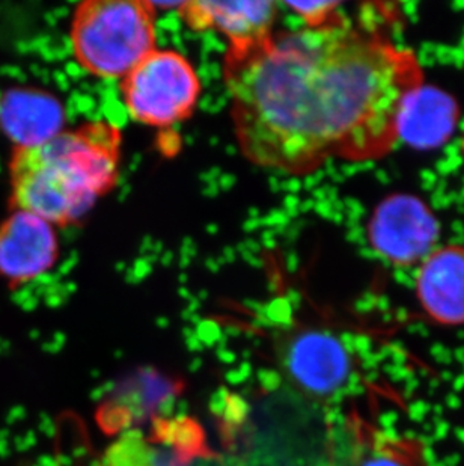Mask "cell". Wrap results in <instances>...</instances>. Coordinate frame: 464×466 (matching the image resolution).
Segmentation results:
<instances>
[{
  "instance_id": "30bf717a",
  "label": "cell",
  "mask_w": 464,
  "mask_h": 466,
  "mask_svg": "<svg viewBox=\"0 0 464 466\" xmlns=\"http://www.w3.org/2000/svg\"><path fill=\"white\" fill-rule=\"evenodd\" d=\"M66 109L43 89L13 88L0 98V126L14 148L40 146L64 132Z\"/></svg>"
},
{
  "instance_id": "9c48e42d",
  "label": "cell",
  "mask_w": 464,
  "mask_h": 466,
  "mask_svg": "<svg viewBox=\"0 0 464 466\" xmlns=\"http://www.w3.org/2000/svg\"><path fill=\"white\" fill-rule=\"evenodd\" d=\"M415 296L439 326H464V245L438 247L418 266Z\"/></svg>"
},
{
  "instance_id": "5bb4252c",
  "label": "cell",
  "mask_w": 464,
  "mask_h": 466,
  "mask_svg": "<svg viewBox=\"0 0 464 466\" xmlns=\"http://www.w3.org/2000/svg\"><path fill=\"white\" fill-rule=\"evenodd\" d=\"M291 9L307 29H318L341 17V2H284Z\"/></svg>"
},
{
  "instance_id": "ba28073f",
  "label": "cell",
  "mask_w": 464,
  "mask_h": 466,
  "mask_svg": "<svg viewBox=\"0 0 464 466\" xmlns=\"http://www.w3.org/2000/svg\"><path fill=\"white\" fill-rule=\"evenodd\" d=\"M59 258L56 229L47 220L13 210L0 222V278L9 289L35 281Z\"/></svg>"
},
{
  "instance_id": "8992f818",
  "label": "cell",
  "mask_w": 464,
  "mask_h": 466,
  "mask_svg": "<svg viewBox=\"0 0 464 466\" xmlns=\"http://www.w3.org/2000/svg\"><path fill=\"white\" fill-rule=\"evenodd\" d=\"M279 4L272 0L254 2H183L180 17L192 31L219 32L228 41L229 56L245 55L272 38Z\"/></svg>"
},
{
  "instance_id": "52a82bcc",
  "label": "cell",
  "mask_w": 464,
  "mask_h": 466,
  "mask_svg": "<svg viewBox=\"0 0 464 466\" xmlns=\"http://www.w3.org/2000/svg\"><path fill=\"white\" fill-rule=\"evenodd\" d=\"M282 361L294 385L318 399L341 391L353 369L350 353L341 339L317 329L291 335L285 343Z\"/></svg>"
},
{
  "instance_id": "7c38bea8",
  "label": "cell",
  "mask_w": 464,
  "mask_h": 466,
  "mask_svg": "<svg viewBox=\"0 0 464 466\" xmlns=\"http://www.w3.org/2000/svg\"><path fill=\"white\" fill-rule=\"evenodd\" d=\"M181 382L167 374L153 369L137 370L116 385L110 394L100 420L107 424L110 431L127 427L132 422L144 421L145 418L162 410L180 392Z\"/></svg>"
},
{
  "instance_id": "3957f363",
  "label": "cell",
  "mask_w": 464,
  "mask_h": 466,
  "mask_svg": "<svg viewBox=\"0 0 464 466\" xmlns=\"http://www.w3.org/2000/svg\"><path fill=\"white\" fill-rule=\"evenodd\" d=\"M153 2L86 0L76 6L70 41L76 61L98 79L123 80L156 46Z\"/></svg>"
},
{
  "instance_id": "6da1fadb",
  "label": "cell",
  "mask_w": 464,
  "mask_h": 466,
  "mask_svg": "<svg viewBox=\"0 0 464 466\" xmlns=\"http://www.w3.org/2000/svg\"><path fill=\"white\" fill-rule=\"evenodd\" d=\"M232 127L255 167L305 177L326 163H367L399 142L404 106L425 84L415 50L376 17L273 34L225 56Z\"/></svg>"
},
{
  "instance_id": "277c9868",
  "label": "cell",
  "mask_w": 464,
  "mask_h": 466,
  "mask_svg": "<svg viewBox=\"0 0 464 466\" xmlns=\"http://www.w3.org/2000/svg\"><path fill=\"white\" fill-rule=\"evenodd\" d=\"M201 77L183 53L156 49L123 80L127 112L148 127H172L190 118L201 98Z\"/></svg>"
},
{
  "instance_id": "5b68a950",
  "label": "cell",
  "mask_w": 464,
  "mask_h": 466,
  "mask_svg": "<svg viewBox=\"0 0 464 466\" xmlns=\"http://www.w3.org/2000/svg\"><path fill=\"white\" fill-rule=\"evenodd\" d=\"M369 247L397 268L419 266L438 248L440 224L418 195L392 194L377 204L367 224Z\"/></svg>"
},
{
  "instance_id": "8fae6325",
  "label": "cell",
  "mask_w": 464,
  "mask_h": 466,
  "mask_svg": "<svg viewBox=\"0 0 464 466\" xmlns=\"http://www.w3.org/2000/svg\"><path fill=\"white\" fill-rule=\"evenodd\" d=\"M460 105L443 89L424 84L410 96L399 118V141L419 150L447 144L460 121Z\"/></svg>"
},
{
  "instance_id": "7a4b0ae2",
  "label": "cell",
  "mask_w": 464,
  "mask_h": 466,
  "mask_svg": "<svg viewBox=\"0 0 464 466\" xmlns=\"http://www.w3.org/2000/svg\"><path fill=\"white\" fill-rule=\"evenodd\" d=\"M123 133L107 121L64 130L40 146L14 148L9 160L13 210L75 225L118 185Z\"/></svg>"
},
{
  "instance_id": "9a60e30c",
  "label": "cell",
  "mask_w": 464,
  "mask_h": 466,
  "mask_svg": "<svg viewBox=\"0 0 464 466\" xmlns=\"http://www.w3.org/2000/svg\"><path fill=\"white\" fill-rule=\"evenodd\" d=\"M463 150H464V146H463Z\"/></svg>"
},
{
  "instance_id": "4fadbf2b",
  "label": "cell",
  "mask_w": 464,
  "mask_h": 466,
  "mask_svg": "<svg viewBox=\"0 0 464 466\" xmlns=\"http://www.w3.org/2000/svg\"><path fill=\"white\" fill-rule=\"evenodd\" d=\"M344 466H424V449L413 440L365 431Z\"/></svg>"
}]
</instances>
